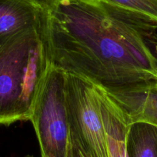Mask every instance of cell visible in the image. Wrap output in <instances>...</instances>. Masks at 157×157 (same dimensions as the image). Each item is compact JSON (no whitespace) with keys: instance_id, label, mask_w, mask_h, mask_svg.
I'll use <instances>...</instances> for the list:
<instances>
[{"instance_id":"7","label":"cell","mask_w":157,"mask_h":157,"mask_svg":"<svg viewBox=\"0 0 157 157\" xmlns=\"http://www.w3.org/2000/svg\"><path fill=\"white\" fill-rule=\"evenodd\" d=\"M108 93L121 108L129 123L143 122L157 126L156 84L130 91Z\"/></svg>"},{"instance_id":"3","label":"cell","mask_w":157,"mask_h":157,"mask_svg":"<svg viewBox=\"0 0 157 157\" xmlns=\"http://www.w3.org/2000/svg\"><path fill=\"white\" fill-rule=\"evenodd\" d=\"M32 122L41 157H66L69 125L66 101V72L51 65L33 107Z\"/></svg>"},{"instance_id":"10","label":"cell","mask_w":157,"mask_h":157,"mask_svg":"<svg viewBox=\"0 0 157 157\" xmlns=\"http://www.w3.org/2000/svg\"><path fill=\"white\" fill-rule=\"evenodd\" d=\"M66 157H92L87 153L77 142L69 136V146H68L67 156Z\"/></svg>"},{"instance_id":"12","label":"cell","mask_w":157,"mask_h":157,"mask_svg":"<svg viewBox=\"0 0 157 157\" xmlns=\"http://www.w3.org/2000/svg\"><path fill=\"white\" fill-rule=\"evenodd\" d=\"M25 157H33V155H26V156Z\"/></svg>"},{"instance_id":"4","label":"cell","mask_w":157,"mask_h":157,"mask_svg":"<svg viewBox=\"0 0 157 157\" xmlns=\"http://www.w3.org/2000/svg\"><path fill=\"white\" fill-rule=\"evenodd\" d=\"M66 101L69 136L92 157H109L96 86L66 72Z\"/></svg>"},{"instance_id":"2","label":"cell","mask_w":157,"mask_h":157,"mask_svg":"<svg viewBox=\"0 0 157 157\" xmlns=\"http://www.w3.org/2000/svg\"><path fill=\"white\" fill-rule=\"evenodd\" d=\"M51 66L41 27L0 48V125L29 120Z\"/></svg>"},{"instance_id":"5","label":"cell","mask_w":157,"mask_h":157,"mask_svg":"<svg viewBox=\"0 0 157 157\" xmlns=\"http://www.w3.org/2000/svg\"><path fill=\"white\" fill-rule=\"evenodd\" d=\"M45 3L38 0H0V48L14 36L40 28Z\"/></svg>"},{"instance_id":"6","label":"cell","mask_w":157,"mask_h":157,"mask_svg":"<svg viewBox=\"0 0 157 157\" xmlns=\"http://www.w3.org/2000/svg\"><path fill=\"white\" fill-rule=\"evenodd\" d=\"M106 140L109 157H127L126 136L129 121L119 105L102 87L96 85Z\"/></svg>"},{"instance_id":"8","label":"cell","mask_w":157,"mask_h":157,"mask_svg":"<svg viewBox=\"0 0 157 157\" xmlns=\"http://www.w3.org/2000/svg\"><path fill=\"white\" fill-rule=\"evenodd\" d=\"M127 157H157V126L130 123L126 136Z\"/></svg>"},{"instance_id":"13","label":"cell","mask_w":157,"mask_h":157,"mask_svg":"<svg viewBox=\"0 0 157 157\" xmlns=\"http://www.w3.org/2000/svg\"><path fill=\"white\" fill-rule=\"evenodd\" d=\"M156 85H157V84H156Z\"/></svg>"},{"instance_id":"9","label":"cell","mask_w":157,"mask_h":157,"mask_svg":"<svg viewBox=\"0 0 157 157\" xmlns=\"http://www.w3.org/2000/svg\"><path fill=\"white\" fill-rule=\"evenodd\" d=\"M149 18L157 23V0H99Z\"/></svg>"},{"instance_id":"11","label":"cell","mask_w":157,"mask_h":157,"mask_svg":"<svg viewBox=\"0 0 157 157\" xmlns=\"http://www.w3.org/2000/svg\"><path fill=\"white\" fill-rule=\"evenodd\" d=\"M38 1H39V2H43V3H46V2H47L48 0H38Z\"/></svg>"},{"instance_id":"1","label":"cell","mask_w":157,"mask_h":157,"mask_svg":"<svg viewBox=\"0 0 157 157\" xmlns=\"http://www.w3.org/2000/svg\"><path fill=\"white\" fill-rule=\"evenodd\" d=\"M52 66L108 93L157 84V23L99 0H48L41 25Z\"/></svg>"}]
</instances>
